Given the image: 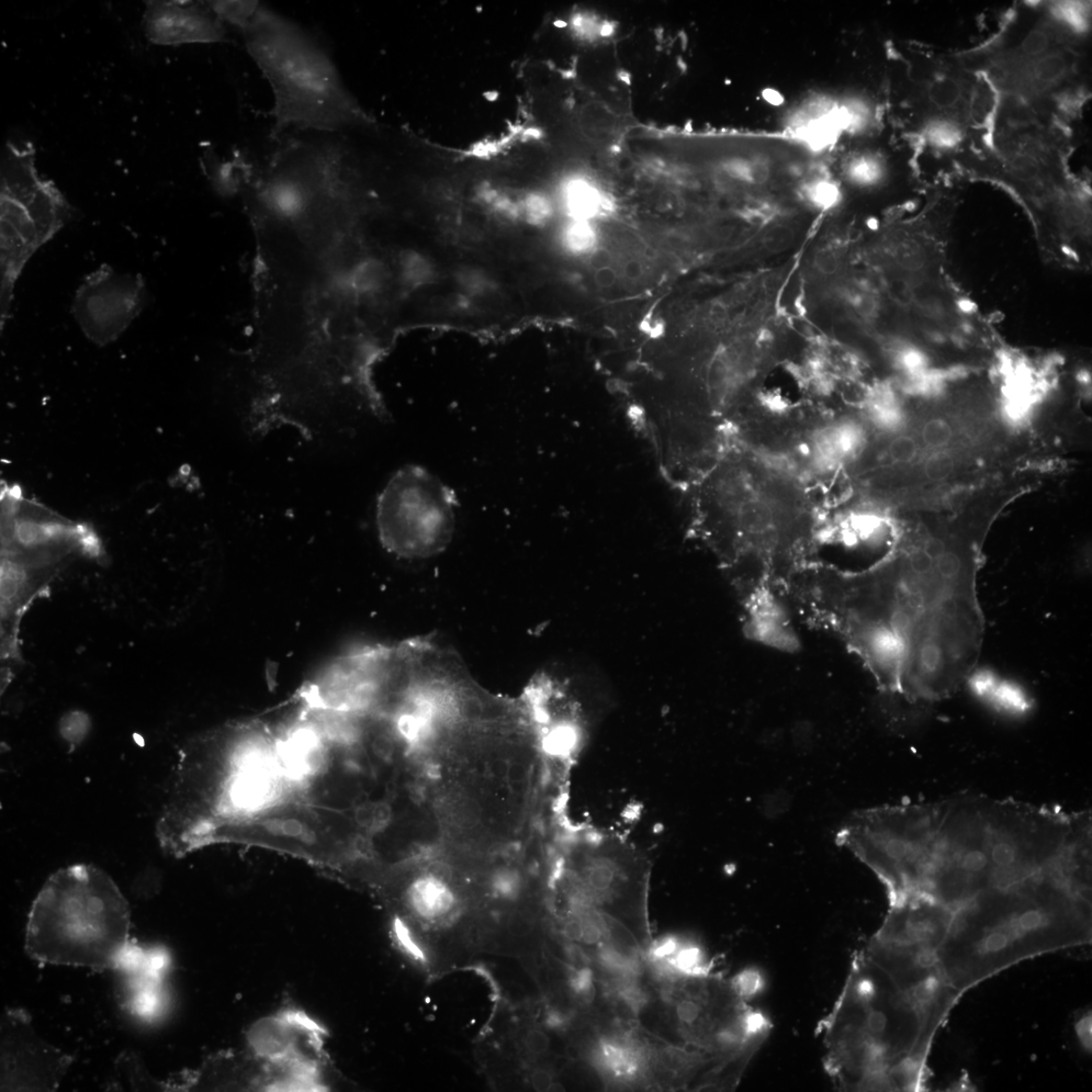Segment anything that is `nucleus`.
<instances>
[{"mask_svg": "<svg viewBox=\"0 0 1092 1092\" xmlns=\"http://www.w3.org/2000/svg\"><path fill=\"white\" fill-rule=\"evenodd\" d=\"M11 1030L3 1033V1088L52 1090L71 1065L70 1057L42 1042L21 1010L6 1017Z\"/></svg>", "mask_w": 1092, "mask_h": 1092, "instance_id": "obj_13", "label": "nucleus"}, {"mask_svg": "<svg viewBox=\"0 0 1092 1092\" xmlns=\"http://www.w3.org/2000/svg\"><path fill=\"white\" fill-rule=\"evenodd\" d=\"M1050 45L1051 38L1048 32L1043 30H1034L1023 40L1021 53L1032 56L1034 58H1039V56L1047 54Z\"/></svg>", "mask_w": 1092, "mask_h": 1092, "instance_id": "obj_29", "label": "nucleus"}, {"mask_svg": "<svg viewBox=\"0 0 1092 1092\" xmlns=\"http://www.w3.org/2000/svg\"><path fill=\"white\" fill-rule=\"evenodd\" d=\"M546 207V202L537 198H533L528 202L529 212H531V216L536 219L545 217L547 212Z\"/></svg>", "mask_w": 1092, "mask_h": 1092, "instance_id": "obj_33", "label": "nucleus"}, {"mask_svg": "<svg viewBox=\"0 0 1092 1092\" xmlns=\"http://www.w3.org/2000/svg\"><path fill=\"white\" fill-rule=\"evenodd\" d=\"M964 133L958 122L949 119H937L929 123L926 139L933 148L951 150L962 142Z\"/></svg>", "mask_w": 1092, "mask_h": 1092, "instance_id": "obj_21", "label": "nucleus"}, {"mask_svg": "<svg viewBox=\"0 0 1092 1092\" xmlns=\"http://www.w3.org/2000/svg\"><path fill=\"white\" fill-rule=\"evenodd\" d=\"M739 525L745 533L761 537L768 535L773 531L774 517L767 505L759 501H750L740 506Z\"/></svg>", "mask_w": 1092, "mask_h": 1092, "instance_id": "obj_20", "label": "nucleus"}, {"mask_svg": "<svg viewBox=\"0 0 1092 1092\" xmlns=\"http://www.w3.org/2000/svg\"><path fill=\"white\" fill-rule=\"evenodd\" d=\"M596 194H593L589 188H583V186H573L569 194V204L571 210L577 213L579 218L589 217L593 211L597 208L598 200H597Z\"/></svg>", "mask_w": 1092, "mask_h": 1092, "instance_id": "obj_25", "label": "nucleus"}, {"mask_svg": "<svg viewBox=\"0 0 1092 1092\" xmlns=\"http://www.w3.org/2000/svg\"><path fill=\"white\" fill-rule=\"evenodd\" d=\"M242 35L272 88L276 133L331 134L355 118L331 55L311 32L262 4Z\"/></svg>", "mask_w": 1092, "mask_h": 1092, "instance_id": "obj_6", "label": "nucleus"}, {"mask_svg": "<svg viewBox=\"0 0 1092 1092\" xmlns=\"http://www.w3.org/2000/svg\"><path fill=\"white\" fill-rule=\"evenodd\" d=\"M1092 940L1090 886L1047 873L989 889L954 910L937 951L961 995L1022 961L1083 947Z\"/></svg>", "mask_w": 1092, "mask_h": 1092, "instance_id": "obj_2", "label": "nucleus"}, {"mask_svg": "<svg viewBox=\"0 0 1092 1092\" xmlns=\"http://www.w3.org/2000/svg\"><path fill=\"white\" fill-rule=\"evenodd\" d=\"M1030 70V81L1034 87L1046 89L1064 80L1069 71V61L1062 55L1047 53L1032 61Z\"/></svg>", "mask_w": 1092, "mask_h": 1092, "instance_id": "obj_18", "label": "nucleus"}, {"mask_svg": "<svg viewBox=\"0 0 1092 1092\" xmlns=\"http://www.w3.org/2000/svg\"><path fill=\"white\" fill-rule=\"evenodd\" d=\"M409 899L415 915L430 922L446 919L454 902L446 886L433 880L415 883Z\"/></svg>", "mask_w": 1092, "mask_h": 1092, "instance_id": "obj_17", "label": "nucleus"}, {"mask_svg": "<svg viewBox=\"0 0 1092 1092\" xmlns=\"http://www.w3.org/2000/svg\"><path fill=\"white\" fill-rule=\"evenodd\" d=\"M682 943L678 937H662L648 944L647 959L649 963L666 962L679 950Z\"/></svg>", "mask_w": 1092, "mask_h": 1092, "instance_id": "obj_24", "label": "nucleus"}, {"mask_svg": "<svg viewBox=\"0 0 1092 1092\" xmlns=\"http://www.w3.org/2000/svg\"><path fill=\"white\" fill-rule=\"evenodd\" d=\"M30 142H8L0 179V329L10 318L22 270L72 215L69 200L51 180L38 174Z\"/></svg>", "mask_w": 1092, "mask_h": 1092, "instance_id": "obj_7", "label": "nucleus"}, {"mask_svg": "<svg viewBox=\"0 0 1092 1092\" xmlns=\"http://www.w3.org/2000/svg\"><path fill=\"white\" fill-rule=\"evenodd\" d=\"M824 1066L841 1091H919L934 1030L917 1001L863 949L820 1021Z\"/></svg>", "mask_w": 1092, "mask_h": 1092, "instance_id": "obj_4", "label": "nucleus"}, {"mask_svg": "<svg viewBox=\"0 0 1092 1092\" xmlns=\"http://www.w3.org/2000/svg\"><path fill=\"white\" fill-rule=\"evenodd\" d=\"M592 1062L607 1078L618 1084L638 1082L648 1071L649 1057L639 1044L624 1037H605L596 1044Z\"/></svg>", "mask_w": 1092, "mask_h": 1092, "instance_id": "obj_16", "label": "nucleus"}, {"mask_svg": "<svg viewBox=\"0 0 1092 1092\" xmlns=\"http://www.w3.org/2000/svg\"><path fill=\"white\" fill-rule=\"evenodd\" d=\"M962 90L958 83L951 77H944L931 84L930 97L934 105L943 109H949L958 103Z\"/></svg>", "mask_w": 1092, "mask_h": 1092, "instance_id": "obj_22", "label": "nucleus"}, {"mask_svg": "<svg viewBox=\"0 0 1092 1092\" xmlns=\"http://www.w3.org/2000/svg\"><path fill=\"white\" fill-rule=\"evenodd\" d=\"M523 1045L528 1054L542 1057L549 1052L550 1039L543 1030L529 1029L524 1034Z\"/></svg>", "mask_w": 1092, "mask_h": 1092, "instance_id": "obj_30", "label": "nucleus"}, {"mask_svg": "<svg viewBox=\"0 0 1092 1092\" xmlns=\"http://www.w3.org/2000/svg\"><path fill=\"white\" fill-rule=\"evenodd\" d=\"M148 299V287L141 275L121 274L103 264L78 287L71 312L87 340L106 346L130 328Z\"/></svg>", "mask_w": 1092, "mask_h": 1092, "instance_id": "obj_12", "label": "nucleus"}, {"mask_svg": "<svg viewBox=\"0 0 1092 1092\" xmlns=\"http://www.w3.org/2000/svg\"><path fill=\"white\" fill-rule=\"evenodd\" d=\"M532 1082L537 1090H551V1088L559 1086L555 1084L553 1075L545 1069H537L532 1076Z\"/></svg>", "mask_w": 1092, "mask_h": 1092, "instance_id": "obj_32", "label": "nucleus"}, {"mask_svg": "<svg viewBox=\"0 0 1092 1092\" xmlns=\"http://www.w3.org/2000/svg\"><path fill=\"white\" fill-rule=\"evenodd\" d=\"M457 498L430 470L407 465L393 472L376 504L379 542L402 559H428L452 543Z\"/></svg>", "mask_w": 1092, "mask_h": 1092, "instance_id": "obj_9", "label": "nucleus"}, {"mask_svg": "<svg viewBox=\"0 0 1092 1092\" xmlns=\"http://www.w3.org/2000/svg\"><path fill=\"white\" fill-rule=\"evenodd\" d=\"M324 1032L297 1011H286L257 1024L251 1044L278 1073L275 1088L320 1090Z\"/></svg>", "mask_w": 1092, "mask_h": 1092, "instance_id": "obj_11", "label": "nucleus"}, {"mask_svg": "<svg viewBox=\"0 0 1092 1092\" xmlns=\"http://www.w3.org/2000/svg\"><path fill=\"white\" fill-rule=\"evenodd\" d=\"M565 242L573 253H586L594 249L596 236L587 223L578 222L566 232Z\"/></svg>", "mask_w": 1092, "mask_h": 1092, "instance_id": "obj_23", "label": "nucleus"}, {"mask_svg": "<svg viewBox=\"0 0 1092 1092\" xmlns=\"http://www.w3.org/2000/svg\"><path fill=\"white\" fill-rule=\"evenodd\" d=\"M143 26L148 40L161 46L227 40L226 27L213 13L209 2H146Z\"/></svg>", "mask_w": 1092, "mask_h": 1092, "instance_id": "obj_14", "label": "nucleus"}, {"mask_svg": "<svg viewBox=\"0 0 1092 1092\" xmlns=\"http://www.w3.org/2000/svg\"><path fill=\"white\" fill-rule=\"evenodd\" d=\"M1090 1018H1091L1090 1016L1086 1017L1085 1019L1082 1020V1021H1080L1078 1023L1079 1024V1028H1078L1079 1037H1080V1040L1083 1041L1084 1046L1086 1047V1049H1088V1048L1090 1049V1034L1091 1033H1090V1030L1088 1031V1027L1091 1026Z\"/></svg>", "mask_w": 1092, "mask_h": 1092, "instance_id": "obj_34", "label": "nucleus"}, {"mask_svg": "<svg viewBox=\"0 0 1092 1092\" xmlns=\"http://www.w3.org/2000/svg\"><path fill=\"white\" fill-rule=\"evenodd\" d=\"M88 719L84 713H74L63 718L61 734L71 745L80 744L86 736Z\"/></svg>", "mask_w": 1092, "mask_h": 1092, "instance_id": "obj_26", "label": "nucleus"}, {"mask_svg": "<svg viewBox=\"0 0 1092 1092\" xmlns=\"http://www.w3.org/2000/svg\"><path fill=\"white\" fill-rule=\"evenodd\" d=\"M84 533L71 526L11 522L5 528L2 559V689L13 678L20 661L19 627L22 617L64 568V560L87 545Z\"/></svg>", "mask_w": 1092, "mask_h": 1092, "instance_id": "obj_8", "label": "nucleus"}, {"mask_svg": "<svg viewBox=\"0 0 1092 1092\" xmlns=\"http://www.w3.org/2000/svg\"><path fill=\"white\" fill-rule=\"evenodd\" d=\"M612 273H613L612 270L608 269V268H603V269L599 270L598 275H597V283H598L602 287L611 286L614 281V276Z\"/></svg>", "mask_w": 1092, "mask_h": 1092, "instance_id": "obj_35", "label": "nucleus"}, {"mask_svg": "<svg viewBox=\"0 0 1092 1092\" xmlns=\"http://www.w3.org/2000/svg\"><path fill=\"white\" fill-rule=\"evenodd\" d=\"M131 911L111 878L90 865L53 874L33 902L26 951L44 964L118 970L127 954Z\"/></svg>", "mask_w": 1092, "mask_h": 1092, "instance_id": "obj_5", "label": "nucleus"}, {"mask_svg": "<svg viewBox=\"0 0 1092 1092\" xmlns=\"http://www.w3.org/2000/svg\"><path fill=\"white\" fill-rule=\"evenodd\" d=\"M173 787L159 835L175 855L219 843L232 828L298 801L280 764L276 728L258 720L189 745Z\"/></svg>", "mask_w": 1092, "mask_h": 1092, "instance_id": "obj_3", "label": "nucleus"}, {"mask_svg": "<svg viewBox=\"0 0 1092 1092\" xmlns=\"http://www.w3.org/2000/svg\"><path fill=\"white\" fill-rule=\"evenodd\" d=\"M171 955L161 945L132 942L118 968L123 976V1005L133 1016L154 1021L164 1015L168 998L165 979Z\"/></svg>", "mask_w": 1092, "mask_h": 1092, "instance_id": "obj_15", "label": "nucleus"}, {"mask_svg": "<svg viewBox=\"0 0 1092 1092\" xmlns=\"http://www.w3.org/2000/svg\"><path fill=\"white\" fill-rule=\"evenodd\" d=\"M919 894L955 910L989 889L1049 871L1072 841L1062 810L961 795L919 804Z\"/></svg>", "mask_w": 1092, "mask_h": 1092, "instance_id": "obj_1", "label": "nucleus"}, {"mask_svg": "<svg viewBox=\"0 0 1092 1092\" xmlns=\"http://www.w3.org/2000/svg\"><path fill=\"white\" fill-rule=\"evenodd\" d=\"M1055 13L1058 19L1062 20L1064 25L1071 29L1082 31L1087 27L1086 11L1080 5H1058Z\"/></svg>", "mask_w": 1092, "mask_h": 1092, "instance_id": "obj_27", "label": "nucleus"}, {"mask_svg": "<svg viewBox=\"0 0 1092 1092\" xmlns=\"http://www.w3.org/2000/svg\"><path fill=\"white\" fill-rule=\"evenodd\" d=\"M262 3L247 0H216L209 2L210 6L224 22L241 32L249 28Z\"/></svg>", "mask_w": 1092, "mask_h": 1092, "instance_id": "obj_19", "label": "nucleus"}, {"mask_svg": "<svg viewBox=\"0 0 1092 1092\" xmlns=\"http://www.w3.org/2000/svg\"><path fill=\"white\" fill-rule=\"evenodd\" d=\"M571 986L572 992L583 1000V1003L589 1004L595 994L594 975L590 968L582 967L581 970L573 973Z\"/></svg>", "mask_w": 1092, "mask_h": 1092, "instance_id": "obj_28", "label": "nucleus"}, {"mask_svg": "<svg viewBox=\"0 0 1092 1092\" xmlns=\"http://www.w3.org/2000/svg\"><path fill=\"white\" fill-rule=\"evenodd\" d=\"M344 819L337 809L292 802L232 828L220 842L257 844L335 868L348 848Z\"/></svg>", "mask_w": 1092, "mask_h": 1092, "instance_id": "obj_10", "label": "nucleus"}, {"mask_svg": "<svg viewBox=\"0 0 1092 1092\" xmlns=\"http://www.w3.org/2000/svg\"><path fill=\"white\" fill-rule=\"evenodd\" d=\"M508 927L511 936L517 939H524L532 936L535 924L533 919L526 916L518 915L509 921Z\"/></svg>", "mask_w": 1092, "mask_h": 1092, "instance_id": "obj_31", "label": "nucleus"}]
</instances>
